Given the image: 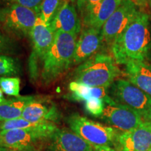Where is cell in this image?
I'll use <instances>...</instances> for the list:
<instances>
[{
    "label": "cell",
    "mask_w": 151,
    "mask_h": 151,
    "mask_svg": "<svg viewBox=\"0 0 151 151\" xmlns=\"http://www.w3.org/2000/svg\"><path fill=\"white\" fill-rule=\"evenodd\" d=\"M150 16L139 11L132 23L116 38L111 46L113 58L118 65L143 61L151 51Z\"/></svg>",
    "instance_id": "1"
},
{
    "label": "cell",
    "mask_w": 151,
    "mask_h": 151,
    "mask_svg": "<svg viewBox=\"0 0 151 151\" xmlns=\"http://www.w3.org/2000/svg\"><path fill=\"white\" fill-rule=\"evenodd\" d=\"M78 36L61 31L55 33L52 46L41 62V78L48 84L72 65Z\"/></svg>",
    "instance_id": "2"
},
{
    "label": "cell",
    "mask_w": 151,
    "mask_h": 151,
    "mask_svg": "<svg viewBox=\"0 0 151 151\" xmlns=\"http://www.w3.org/2000/svg\"><path fill=\"white\" fill-rule=\"evenodd\" d=\"M120 74V70L113 56L105 52H97L78 65L73 79L90 87L110 88Z\"/></svg>",
    "instance_id": "3"
},
{
    "label": "cell",
    "mask_w": 151,
    "mask_h": 151,
    "mask_svg": "<svg viewBox=\"0 0 151 151\" xmlns=\"http://www.w3.org/2000/svg\"><path fill=\"white\" fill-rule=\"evenodd\" d=\"M67 124L71 130L94 148L111 147L118 141L119 134L114 128L92 121L77 113L68 117Z\"/></svg>",
    "instance_id": "4"
},
{
    "label": "cell",
    "mask_w": 151,
    "mask_h": 151,
    "mask_svg": "<svg viewBox=\"0 0 151 151\" xmlns=\"http://www.w3.org/2000/svg\"><path fill=\"white\" fill-rule=\"evenodd\" d=\"M58 128L54 123H37L32 127L0 131V143L11 149L37 147L43 145Z\"/></svg>",
    "instance_id": "5"
},
{
    "label": "cell",
    "mask_w": 151,
    "mask_h": 151,
    "mask_svg": "<svg viewBox=\"0 0 151 151\" xmlns=\"http://www.w3.org/2000/svg\"><path fill=\"white\" fill-rule=\"evenodd\" d=\"M115 101L137 111L143 119L148 120L151 113V97L140 88L125 79H117L109 90Z\"/></svg>",
    "instance_id": "6"
},
{
    "label": "cell",
    "mask_w": 151,
    "mask_h": 151,
    "mask_svg": "<svg viewBox=\"0 0 151 151\" xmlns=\"http://www.w3.org/2000/svg\"><path fill=\"white\" fill-rule=\"evenodd\" d=\"M39 16L35 11L22 6L6 5L1 9L0 27L14 37H29Z\"/></svg>",
    "instance_id": "7"
},
{
    "label": "cell",
    "mask_w": 151,
    "mask_h": 151,
    "mask_svg": "<svg viewBox=\"0 0 151 151\" xmlns=\"http://www.w3.org/2000/svg\"><path fill=\"white\" fill-rule=\"evenodd\" d=\"M55 33L50 24L45 23L39 15L29 35L32 51L29 60V70L33 81L39 76L40 65L43 57L53 43Z\"/></svg>",
    "instance_id": "8"
},
{
    "label": "cell",
    "mask_w": 151,
    "mask_h": 151,
    "mask_svg": "<svg viewBox=\"0 0 151 151\" xmlns=\"http://www.w3.org/2000/svg\"><path fill=\"white\" fill-rule=\"evenodd\" d=\"M139 11L137 5L132 0H122L101 28L104 43L111 46L116 38L134 20Z\"/></svg>",
    "instance_id": "9"
},
{
    "label": "cell",
    "mask_w": 151,
    "mask_h": 151,
    "mask_svg": "<svg viewBox=\"0 0 151 151\" xmlns=\"http://www.w3.org/2000/svg\"><path fill=\"white\" fill-rule=\"evenodd\" d=\"M101 118L122 132H127L143 123V117L134 109L115 101L110 97L104 102Z\"/></svg>",
    "instance_id": "10"
},
{
    "label": "cell",
    "mask_w": 151,
    "mask_h": 151,
    "mask_svg": "<svg viewBox=\"0 0 151 151\" xmlns=\"http://www.w3.org/2000/svg\"><path fill=\"white\" fill-rule=\"evenodd\" d=\"M61 117V113L52 100L39 96L24 108L22 115V118L32 123L55 124Z\"/></svg>",
    "instance_id": "11"
},
{
    "label": "cell",
    "mask_w": 151,
    "mask_h": 151,
    "mask_svg": "<svg viewBox=\"0 0 151 151\" xmlns=\"http://www.w3.org/2000/svg\"><path fill=\"white\" fill-rule=\"evenodd\" d=\"M44 151H94V147L72 130L58 128L43 143Z\"/></svg>",
    "instance_id": "12"
},
{
    "label": "cell",
    "mask_w": 151,
    "mask_h": 151,
    "mask_svg": "<svg viewBox=\"0 0 151 151\" xmlns=\"http://www.w3.org/2000/svg\"><path fill=\"white\" fill-rule=\"evenodd\" d=\"M104 43L101 29L83 27L76 42L72 65H79L99 52Z\"/></svg>",
    "instance_id": "13"
},
{
    "label": "cell",
    "mask_w": 151,
    "mask_h": 151,
    "mask_svg": "<svg viewBox=\"0 0 151 151\" xmlns=\"http://www.w3.org/2000/svg\"><path fill=\"white\" fill-rule=\"evenodd\" d=\"M117 143L122 151H151V122L145 120L134 129L121 132Z\"/></svg>",
    "instance_id": "14"
},
{
    "label": "cell",
    "mask_w": 151,
    "mask_h": 151,
    "mask_svg": "<svg viewBox=\"0 0 151 151\" xmlns=\"http://www.w3.org/2000/svg\"><path fill=\"white\" fill-rule=\"evenodd\" d=\"M71 0H62L60 8L50 25L55 32L72 34L78 36L82 29L81 18Z\"/></svg>",
    "instance_id": "15"
},
{
    "label": "cell",
    "mask_w": 151,
    "mask_h": 151,
    "mask_svg": "<svg viewBox=\"0 0 151 151\" xmlns=\"http://www.w3.org/2000/svg\"><path fill=\"white\" fill-rule=\"evenodd\" d=\"M122 0H101L80 15L83 27L101 29L103 25L120 6Z\"/></svg>",
    "instance_id": "16"
},
{
    "label": "cell",
    "mask_w": 151,
    "mask_h": 151,
    "mask_svg": "<svg viewBox=\"0 0 151 151\" xmlns=\"http://www.w3.org/2000/svg\"><path fill=\"white\" fill-rule=\"evenodd\" d=\"M124 66L128 81L151 97V64L143 60L130 62Z\"/></svg>",
    "instance_id": "17"
},
{
    "label": "cell",
    "mask_w": 151,
    "mask_h": 151,
    "mask_svg": "<svg viewBox=\"0 0 151 151\" xmlns=\"http://www.w3.org/2000/svg\"><path fill=\"white\" fill-rule=\"evenodd\" d=\"M36 96H19L4 99L0 104V122L22 118L24 108Z\"/></svg>",
    "instance_id": "18"
},
{
    "label": "cell",
    "mask_w": 151,
    "mask_h": 151,
    "mask_svg": "<svg viewBox=\"0 0 151 151\" xmlns=\"http://www.w3.org/2000/svg\"><path fill=\"white\" fill-rule=\"evenodd\" d=\"M109 88L105 87H90L82 83L72 81L69 85L71 97L76 101H84L91 98L106 100L109 97Z\"/></svg>",
    "instance_id": "19"
},
{
    "label": "cell",
    "mask_w": 151,
    "mask_h": 151,
    "mask_svg": "<svg viewBox=\"0 0 151 151\" xmlns=\"http://www.w3.org/2000/svg\"><path fill=\"white\" fill-rule=\"evenodd\" d=\"M62 0H43L41 5L40 16L45 23L49 24L53 20Z\"/></svg>",
    "instance_id": "20"
},
{
    "label": "cell",
    "mask_w": 151,
    "mask_h": 151,
    "mask_svg": "<svg viewBox=\"0 0 151 151\" xmlns=\"http://www.w3.org/2000/svg\"><path fill=\"white\" fill-rule=\"evenodd\" d=\"M0 87L6 95L20 96V79L18 77H0Z\"/></svg>",
    "instance_id": "21"
},
{
    "label": "cell",
    "mask_w": 151,
    "mask_h": 151,
    "mask_svg": "<svg viewBox=\"0 0 151 151\" xmlns=\"http://www.w3.org/2000/svg\"><path fill=\"white\" fill-rule=\"evenodd\" d=\"M20 72L18 60L6 55L0 54V76H13Z\"/></svg>",
    "instance_id": "22"
},
{
    "label": "cell",
    "mask_w": 151,
    "mask_h": 151,
    "mask_svg": "<svg viewBox=\"0 0 151 151\" xmlns=\"http://www.w3.org/2000/svg\"><path fill=\"white\" fill-rule=\"evenodd\" d=\"M104 101L99 98H91L85 101V107L86 111L92 116L101 117L104 109Z\"/></svg>",
    "instance_id": "23"
},
{
    "label": "cell",
    "mask_w": 151,
    "mask_h": 151,
    "mask_svg": "<svg viewBox=\"0 0 151 151\" xmlns=\"http://www.w3.org/2000/svg\"><path fill=\"white\" fill-rule=\"evenodd\" d=\"M3 1L9 4H16L26 8L30 9L37 14L40 15L41 5L43 0H2Z\"/></svg>",
    "instance_id": "24"
},
{
    "label": "cell",
    "mask_w": 151,
    "mask_h": 151,
    "mask_svg": "<svg viewBox=\"0 0 151 151\" xmlns=\"http://www.w3.org/2000/svg\"><path fill=\"white\" fill-rule=\"evenodd\" d=\"M101 1V0H76V6L80 15Z\"/></svg>",
    "instance_id": "25"
},
{
    "label": "cell",
    "mask_w": 151,
    "mask_h": 151,
    "mask_svg": "<svg viewBox=\"0 0 151 151\" xmlns=\"http://www.w3.org/2000/svg\"><path fill=\"white\" fill-rule=\"evenodd\" d=\"M12 48V42L8 37L1 32L0 30V54L10 51Z\"/></svg>",
    "instance_id": "26"
},
{
    "label": "cell",
    "mask_w": 151,
    "mask_h": 151,
    "mask_svg": "<svg viewBox=\"0 0 151 151\" xmlns=\"http://www.w3.org/2000/svg\"><path fill=\"white\" fill-rule=\"evenodd\" d=\"M3 151H42L38 149L37 147H27L24 148H20V149H11L4 148Z\"/></svg>",
    "instance_id": "27"
},
{
    "label": "cell",
    "mask_w": 151,
    "mask_h": 151,
    "mask_svg": "<svg viewBox=\"0 0 151 151\" xmlns=\"http://www.w3.org/2000/svg\"><path fill=\"white\" fill-rule=\"evenodd\" d=\"M137 6H151V0H132Z\"/></svg>",
    "instance_id": "28"
},
{
    "label": "cell",
    "mask_w": 151,
    "mask_h": 151,
    "mask_svg": "<svg viewBox=\"0 0 151 151\" xmlns=\"http://www.w3.org/2000/svg\"><path fill=\"white\" fill-rule=\"evenodd\" d=\"M94 151H119L116 149L111 148L110 146H100L95 147Z\"/></svg>",
    "instance_id": "29"
},
{
    "label": "cell",
    "mask_w": 151,
    "mask_h": 151,
    "mask_svg": "<svg viewBox=\"0 0 151 151\" xmlns=\"http://www.w3.org/2000/svg\"><path fill=\"white\" fill-rule=\"evenodd\" d=\"M4 94H3V91L1 90V87H0V104L1 102H3L4 101Z\"/></svg>",
    "instance_id": "30"
},
{
    "label": "cell",
    "mask_w": 151,
    "mask_h": 151,
    "mask_svg": "<svg viewBox=\"0 0 151 151\" xmlns=\"http://www.w3.org/2000/svg\"><path fill=\"white\" fill-rule=\"evenodd\" d=\"M5 147H3L2 146H1V143H0V151H3Z\"/></svg>",
    "instance_id": "31"
},
{
    "label": "cell",
    "mask_w": 151,
    "mask_h": 151,
    "mask_svg": "<svg viewBox=\"0 0 151 151\" xmlns=\"http://www.w3.org/2000/svg\"><path fill=\"white\" fill-rule=\"evenodd\" d=\"M148 120L151 122V113L150 114V116H149V118H148Z\"/></svg>",
    "instance_id": "32"
},
{
    "label": "cell",
    "mask_w": 151,
    "mask_h": 151,
    "mask_svg": "<svg viewBox=\"0 0 151 151\" xmlns=\"http://www.w3.org/2000/svg\"><path fill=\"white\" fill-rule=\"evenodd\" d=\"M148 58H149V59H150V60H151V51H150V54H149Z\"/></svg>",
    "instance_id": "33"
},
{
    "label": "cell",
    "mask_w": 151,
    "mask_h": 151,
    "mask_svg": "<svg viewBox=\"0 0 151 151\" xmlns=\"http://www.w3.org/2000/svg\"><path fill=\"white\" fill-rule=\"evenodd\" d=\"M1 0H0V14H1Z\"/></svg>",
    "instance_id": "34"
},
{
    "label": "cell",
    "mask_w": 151,
    "mask_h": 151,
    "mask_svg": "<svg viewBox=\"0 0 151 151\" xmlns=\"http://www.w3.org/2000/svg\"><path fill=\"white\" fill-rule=\"evenodd\" d=\"M71 1H75V0H71Z\"/></svg>",
    "instance_id": "35"
}]
</instances>
